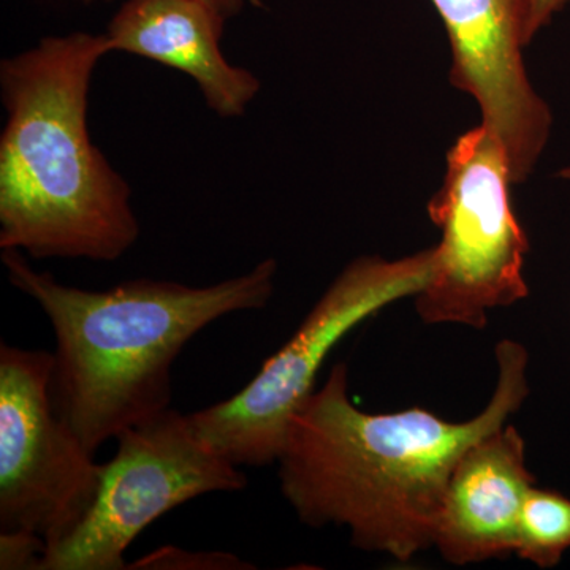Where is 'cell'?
<instances>
[{"label": "cell", "instance_id": "1", "mask_svg": "<svg viewBox=\"0 0 570 570\" xmlns=\"http://www.w3.org/2000/svg\"><path fill=\"white\" fill-rule=\"evenodd\" d=\"M498 385L489 406L463 423L426 409L367 414L348 397L337 363L295 412L281 450V491L309 528H347L356 549L401 562L436 540L450 475L469 445L505 425L530 395L528 351L497 346Z\"/></svg>", "mask_w": 570, "mask_h": 570}, {"label": "cell", "instance_id": "2", "mask_svg": "<svg viewBox=\"0 0 570 570\" xmlns=\"http://www.w3.org/2000/svg\"><path fill=\"white\" fill-rule=\"evenodd\" d=\"M2 264L50 321L52 404L92 455L170 407L171 367L186 344L217 318L264 309L277 273L275 258H266L205 287L135 279L94 292L37 272L20 250L3 249Z\"/></svg>", "mask_w": 570, "mask_h": 570}, {"label": "cell", "instance_id": "3", "mask_svg": "<svg viewBox=\"0 0 570 570\" xmlns=\"http://www.w3.org/2000/svg\"><path fill=\"white\" fill-rule=\"evenodd\" d=\"M105 33L47 37L0 62V249L115 262L137 243L132 189L88 129Z\"/></svg>", "mask_w": 570, "mask_h": 570}, {"label": "cell", "instance_id": "4", "mask_svg": "<svg viewBox=\"0 0 570 570\" xmlns=\"http://www.w3.org/2000/svg\"><path fill=\"white\" fill-rule=\"evenodd\" d=\"M434 247L387 261L358 257L337 275L279 351L236 395L187 414L195 434L235 466L276 463L288 425L316 392L318 371L347 333L397 299L423 291Z\"/></svg>", "mask_w": 570, "mask_h": 570}, {"label": "cell", "instance_id": "5", "mask_svg": "<svg viewBox=\"0 0 570 570\" xmlns=\"http://www.w3.org/2000/svg\"><path fill=\"white\" fill-rule=\"evenodd\" d=\"M512 184L508 154L483 124L453 142L444 183L428 204L442 239L430 281L414 296L425 324L483 328L489 311L530 295V239L510 204Z\"/></svg>", "mask_w": 570, "mask_h": 570}, {"label": "cell", "instance_id": "6", "mask_svg": "<svg viewBox=\"0 0 570 570\" xmlns=\"http://www.w3.org/2000/svg\"><path fill=\"white\" fill-rule=\"evenodd\" d=\"M99 493L80 527L41 558L39 570H124L126 551L154 521L195 498L235 493L247 479L168 407L116 436Z\"/></svg>", "mask_w": 570, "mask_h": 570}, {"label": "cell", "instance_id": "7", "mask_svg": "<svg viewBox=\"0 0 570 570\" xmlns=\"http://www.w3.org/2000/svg\"><path fill=\"white\" fill-rule=\"evenodd\" d=\"M51 371L52 352L0 346V532H32L47 551L77 531L102 480L56 412Z\"/></svg>", "mask_w": 570, "mask_h": 570}, {"label": "cell", "instance_id": "8", "mask_svg": "<svg viewBox=\"0 0 570 570\" xmlns=\"http://www.w3.org/2000/svg\"><path fill=\"white\" fill-rule=\"evenodd\" d=\"M448 31L450 82L469 94L508 154L510 178H530L549 145L553 115L530 80L523 48L532 0H431Z\"/></svg>", "mask_w": 570, "mask_h": 570}, {"label": "cell", "instance_id": "9", "mask_svg": "<svg viewBox=\"0 0 570 570\" xmlns=\"http://www.w3.org/2000/svg\"><path fill=\"white\" fill-rule=\"evenodd\" d=\"M535 478L519 430L491 431L456 461L445 490L434 546L456 566L515 553L521 505Z\"/></svg>", "mask_w": 570, "mask_h": 570}, {"label": "cell", "instance_id": "10", "mask_svg": "<svg viewBox=\"0 0 570 570\" xmlns=\"http://www.w3.org/2000/svg\"><path fill=\"white\" fill-rule=\"evenodd\" d=\"M225 18L198 0H126L108 24L111 52L141 56L183 71L219 118L245 116L261 80L220 50Z\"/></svg>", "mask_w": 570, "mask_h": 570}, {"label": "cell", "instance_id": "11", "mask_svg": "<svg viewBox=\"0 0 570 570\" xmlns=\"http://www.w3.org/2000/svg\"><path fill=\"white\" fill-rule=\"evenodd\" d=\"M570 549V499L532 487L521 505L515 553L539 568H554Z\"/></svg>", "mask_w": 570, "mask_h": 570}, {"label": "cell", "instance_id": "12", "mask_svg": "<svg viewBox=\"0 0 570 570\" xmlns=\"http://www.w3.org/2000/svg\"><path fill=\"white\" fill-rule=\"evenodd\" d=\"M127 569L247 570L255 569V566L227 551H189L164 547L127 566Z\"/></svg>", "mask_w": 570, "mask_h": 570}, {"label": "cell", "instance_id": "13", "mask_svg": "<svg viewBox=\"0 0 570 570\" xmlns=\"http://www.w3.org/2000/svg\"><path fill=\"white\" fill-rule=\"evenodd\" d=\"M47 543L26 531L0 532V569L39 570Z\"/></svg>", "mask_w": 570, "mask_h": 570}, {"label": "cell", "instance_id": "14", "mask_svg": "<svg viewBox=\"0 0 570 570\" xmlns=\"http://www.w3.org/2000/svg\"><path fill=\"white\" fill-rule=\"evenodd\" d=\"M570 0H532L530 22H528V41H532L543 28L550 24L554 14L568 7Z\"/></svg>", "mask_w": 570, "mask_h": 570}, {"label": "cell", "instance_id": "15", "mask_svg": "<svg viewBox=\"0 0 570 570\" xmlns=\"http://www.w3.org/2000/svg\"><path fill=\"white\" fill-rule=\"evenodd\" d=\"M198 2L205 3L225 20L236 17L245 7V0H198Z\"/></svg>", "mask_w": 570, "mask_h": 570}, {"label": "cell", "instance_id": "16", "mask_svg": "<svg viewBox=\"0 0 570 570\" xmlns=\"http://www.w3.org/2000/svg\"><path fill=\"white\" fill-rule=\"evenodd\" d=\"M558 176H560L561 179H566V181H570V167L561 168V170L558 171Z\"/></svg>", "mask_w": 570, "mask_h": 570}, {"label": "cell", "instance_id": "17", "mask_svg": "<svg viewBox=\"0 0 570 570\" xmlns=\"http://www.w3.org/2000/svg\"><path fill=\"white\" fill-rule=\"evenodd\" d=\"M85 2H92V0H85ZM102 2H112V0H102Z\"/></svg>", "mask_w": 570, "mask_h": 570}]
</instances>
